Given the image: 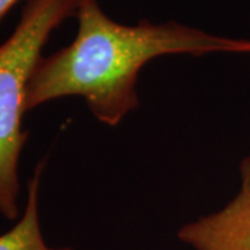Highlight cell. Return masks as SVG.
I'll list each match as a JSON object with an SVG mask.
<instances>
[{"mask_svg":"<svg viewBox=\"0 0 250 250\" xmlns=\"http://www.w3.org/2000/svg\"><path fill=\"white\" fill-rule=\"evenodd\" d=\"M77 35L70 45L42 57L29 81L27 111L65 96H81L100 123L116 126L139 107L143 67L163 56L250 54V39L206 32L178 21L135 25L108 17L98 0H81Z\"/></svg>","mask_w":250,"mask_h":250,"instance_id":"1","label":"cell"},{"mask_svg":"<svg viewBox=\"0 0 250 250\" xmlns=\"http://www.w3.org/2000/svg\"><path fill=\"white\" fill-rule=\"evenodd\" d=\"M81 0H28L14 32L0 45V214L18 217V161L28 139L22 129L29 81L42 49Z\"/></svg>","mask_w":250,"mask_h":250,"instance_id":"2","label":"cell"},{"mask_svg":"<svg viewBox=\"0 0 250 250\" xmlns=\"http://www.w3.org/2000/svg\"><path fill=\"white\" fill-rule=\"evenodd\" d=\"M241 189L221 210L179 228L178 239L195 250H250V156L239 166Z\"/></svg>","mask_w":250,"mask_h":250,"instance_id":"3","label":"cell"},{"mask_svg":"<svg viewBox=\"0 0 250 250\" xmlns=\"http://www.w3.org/2000/svg\"><path fill=\"white\" fill-rule=\"evenodd\" d=\"M45 160L39 161L27 187V203L22 217L11 229L0 235V250H72L52 248L45 242L39 221V185Z\"/></svg>","mask_w":250,"mask_h":250,"instance_id":"4","label":"cell"},{"mask_svg":"<svg viewBox=\"0 0 250 250\" xmlns=\"http://www.w3.org/2000/svg\"><path fill=\"white\" fill-rule=\"evenodd\" d=\"M17 1L18 0H0V21H1V18L9 13V10L11 9Z\"/></svg>","mask_w":250,"mask_h":250,"instance_id":"5","label":"cell"}]
</instances>
